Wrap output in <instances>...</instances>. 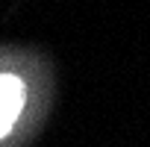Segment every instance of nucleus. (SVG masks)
<instances>
[{
	"instance_id": "f257e3e1",
	"label": "nucleus",
	"mask_w": 150,
	"mask_h": 147,
	"mask_svg": "<svg viewBox=\"0 0 150 147\" xmlns=\"http://www.w3.org/2000/svg\"><path fill=\"white\" fill-rule=\"evenodd\" d=\"M24 103H27V88H24L21 77L0 71V141L15 129V124L24 112Z\"/></svg>"
}]
</instances>
